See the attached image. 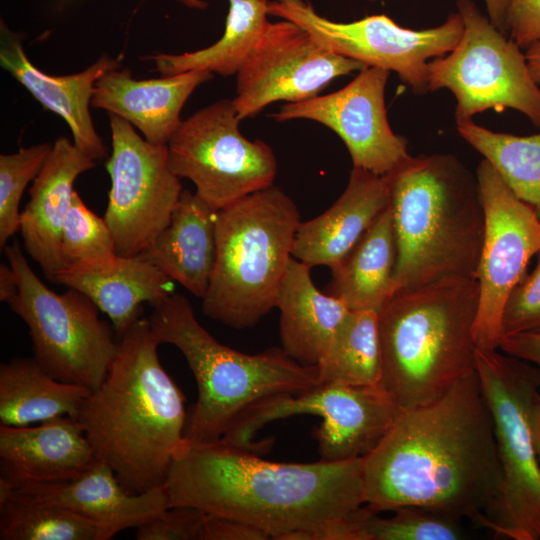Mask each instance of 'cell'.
Here are the masks:
<instances>
[{
	"mask_svg": "<svg viewBox=\"0 0 540 540\" xmlns=\"http://www.w3.org/2000/svg\"><path fill=\"white\" fill-rule=\"evenodd\" d=\"M476 373L488 404L502 473L484 528L511 540H540V462L531 412L540 369L500 349L476 348Z\"/></svg>",
	"mask_w": 540,
	"mask_h": 540,
	"instance_id": "8",
	"label": "cell"
},
{
	"mask_svg": "<svg viewBox=\"0 0 540 540\" xmlns=\"http://www.w3.org/2000/svg\"><path fill=\"white\" fill-rule=\"evenodd\" d=\"M9 487L35 501L87 518L103 528L110 539L122 530L137 528L169 507L165 486L133 494L99 460L82 474L63 482Z\"/></svg>",
	"mask_w": 540,
	"mask_h": 540,
	"instance_id": "21",
	"label": "cell"
},
{
	"mask_svg": "<svg viewBox=\"0 0 540 540\" xmlns=\"http://www.w3.org/2000/svg\"><path fill=\"white\" fill-rule=\"evenodd\" d=\"M317 366L321 383L355 386L380 384L378 312L349 310Z\"/></svg>",
	"mask_w": 540,
	"mask_h": 540,
	"instance_id": "31",
	"label": "cell"
},
{
	"mask_svg": "<svg viewBox=\"0 0 540 540\" xmlns=\"http://www.w3.org/2000/svg\"><path fill=\"white\" fill-rule=\"evenodd\" d=\"M368 1H377V0H368Z\"/></svg>",
	"mask_w": 540,
	"mask_h": 540,
	"instance_id": "47",
	"label": "cell"
},
{
	"mask_svg": "<svg viewBox=\"0 0 540 540\" xmlns=\"http://www.w3.org/2000/svg\"><path fill=\"white\" fill-rule=\"evenodd\" d=\"M52 282L88 296L108 315L117 336L142 317V304L154 305L174 293V281L139 256L66 267Z\"/></svg>",
	"mask_w": 540,
	"mask_h": 540,
	"instance_id": "24",
	"label": "cell"
},
{
	"mask_svg": "<svg viewBox=\"0 0 540 540\" xmlns=\"http://www.w3.org/2000/svg\"><path fill=\"white\" fill-rule=\"evenodd\" d=\"M208 515L188 506L168 507L137 527V540H202Z\"/></svg>",
	"mask_w": 540,
	"mask_h": 540,
	"instance_id": "37",
	"label": "cell"
},
{
	"mask_svg": "<svg viewBox=\"0 0 540 540\" xmlns=\"http://www.w3.org/2000/svg\"><path fill=\"white\" fill-rule=\"evenodd\" d=\"M531 427L537 456L540 462V392L532 407Z\"/></svg>",
	"mask_w": 540,
	"mask_h": 540,
	"instance_id": "44",
	"label": "cell"
},
{
	"mask_svg": "<svg viewBox=\"0 0 540 540\" xmlns=\"http://www.w3.org/2000/svg\"><path fill=\"white\" fill-rule=\"evenodd\" d=\"M52 148L41 143L0 155V248L20 228V201L28 183L39 173Z\"/></svg>",
	"mask_w": 540,
	"mask_h": 540,
	"instance_id": "35",
	"label": "cell"
},
{
	"mask_svg": "<svg viewBox=\"0 0 540 540\" xmlns=\"http://www.w3.org/2000/svg\"><path fill=\"white\" fill-rule=\"evenodd\" d=\"M235 105L221 99L182 120L168 146L170 169L219 211L273 185L277 159L263 140L242 135Z\"/></svg>",
	"mask_w": 540,
	"mask_h": 540,
	"instance_id": "11",
	"label": "cell"
},
{
	"mask_svg": "<svg viewBox=\"0 0 540 540\" xmlns=\"http://www.w3.org/2000/svg\"><path fill=\"white\" fill-rule=\"evenodd\" d=\"M463 21L453 50L428 63V90L446 88L456 98V122L486 110L514 109L540 128V87L525 52L496 29L473 0H456Z\"/></svg>",
	"mask_w": 540,
	"mask_h": 540,
	"instance_id": "10",
	"label": "cell"
},
{
	"mask_svg": "<svg viewBox=\"0 0 540 540\" xmlns=\"http://www.w3.org/2000/svg\"><path fill=\"white\" fill-rule=\"evenodd\" d=\"M268 14L288 20L309 32L331 51L395 72L413 93L428 90L429 60L442 57L455 48L463 33L458 12L440 25L413 30L384 14L370 15L352 22H336L322 17L310 4L269 1Z\"/></svg>",
	"mask_w": 540,
	"mask_h": 540,
	"instance_id": "13",
	"label": "cell"
},
{
	"mask_svg": "<svg viewBox=\"0 0 540 540\" xmlns=\"http://www.w3.org/2000/svg\"><path fill=\"white\" fill-rule=\"evenodd\" d=\"M253 452L221 440L188 441L164 484L169 507H193L256 527L270 539L287 540L366 505L364 457L280 463Z\"/></svg>",
	"mask_w": 540,
	"mask_h": 540,
	"instance_id": "2",
	"label": "cell"
},
{
	"mask_svg": "<svg viewBox=\"0 0 540 540\" xmlns=\"http://www.w3.org/2000/svg\"><path fill=\"white\" fill-rule=\"evenodd\" d=\"M362 62L339 55L294 22H269L236 76L232 99L239 119L267 105L299 102L319 95L334 79L360 71Z\"/></svg>",
	"mask_w": 540,
	"mask_h": 540,
	"instance_id": "16",
	"label": "cell"
},
{
	"mask_svg": "<svg viewBox=\"0 0 540 540\" xmlns=\"http://www.w3.org/2000/svg\"><path fill=\"white\" fill-rule=\"evenodd\" d=\"M509 38L521 49L540 42V0H510Z\"/></svg>",
	"mask_w": 540,
	"mask_h": 540,
	"instance_id": "38",
	"label": "cell"
},
{
	"mask_svg": "<svg viewBox=\"0 0 540 540\" xmlns=\"http://www.w3.org/2000/svg\"><path fill=\"white\" fill-rule=\"evenodd\" d=\"M117 337L108 372L76 419L97 460L126 490L140 494L164 486L188 444L185 396L160 362L149 319L140 317Z\"/></svg>",
	"mask_w": 540,
	"mask_h": 540,
	"instance_id": "3",
	"label": "cell"
},
{
	"mask_svg": "<svg viewBox=\"0 0 540 540\" xmlns=\"http://www.w3.org/2000/svg\"><path fill=\"white\" fill-rule=\"evenodd\" d=\"M386 175L397 245L393 293L476 279L484 235L476 175L451 154L411 156Z\"/></svg>",
	"mask_w": 540,
	"mask_h": 540,
	"instance_id": "4",
	"label": "cell"
},
{
	"mask_svg": "<svg viewBox=\"0 0 540 540\" xmlns=\"http://www.w3.org/2000/svg\"><path fill=\"white\" fill-rule=\"evenodd\" d=\"M375 512L423 507L483 527L501 489L493 421L476 370L437 400L401 410L363 461Z\"/></svg>",
	"mask_w": 540,
	"mask_h": 540,
	"instance_id": "1",
	"label": "cell"
},
{
	"mask_svg": "<svg viewBox=\"0 0 540 540\" xmlns=\"http://www.w3.org/2000/svg\"><path fill=\"white\" fill-rule=\"evenodd\" d=\"M96 161L66 137L57 138L29 189L30 199L20 216L25 251L40 266L46 279L64 269L62 228L71 206L77 177Z\"/></svg>",
	"mask_w": 540,
	"mask_h": 540,
	"instance_id": "19",
	"label": "cell"
},
{
	"mask_svg": "<svg viewBox=\"0 0 540 540\" xmlns=\"http://www.w3.org/2000/svg\"><path fill=\"white\" fill-rule=\"evenodd\" d=\"M478 282L453 277L398 290L378 312L380 384L401 410L429 404L476 370Z\"/></svg>",
	"mask_w": 540,
	"mask_h": 540,
	"instance_id": "5",
	"label": "cell"
},
{
	"mask_svg": "<svg viewBox=\"0 0 540 540\" xmlns=\"http://www.w3.org/2000/svg\"><path fill=\"white\" fill-rule=\"evenodd\" d=\"M476 179L484 212V235L476 273L479 301L474 324L477 348L499 349L506 298L540 251V221L483 159Z\"/></svg>",
	"mask_w": 540,
	"mask_h": 540,
	"instance_id": "15",
	"label": "cell"
},
{
	"mask_svg": "<svg viewBox=\"0 0 540 540\" xmlns=\"http://www.w3.org/2000/svg\"><path fill=\"white\" fill-rule=\"evenodd\" d=\"M501 332L502 338L540 333V251L533 271L525 274L506 298L501 317Z\"/></svg>",
	"mask_w": 540,
	"mask_h": 540,
	"instance_id": "36",
	"label": "cell"
},
{
	"mask_svg": "<svg viewBox=\"0 0 540 540\" xmlns=\"http://www.w3.org/2000/svg\"><path fill=\"white\" fill-rule=\"evenodd\" d=\"M1 540H108L107 532L68 509L30 499L0 482Z\"/></svg>",
	"mask_w": 540,
	"mask_h": 540,
	"instance_id": "32",
	"label": "cell"
},
{
	"mask_svg": "<svg viewBox=\"0 0 540 540\" xmlns=\"http://www.w3.org/2000/svg\"><path fill=\"white\" fill-rule=\"evenodd\" d=\"M459 135L477 150L540 221V133L495 132L472 120L456 122Z\"/></svg>",
	"mask_w": 540,
	"mask_h": 540,
	"instance_id": "30",
	"label": "cell"
},
{
	"mask_svg": "<svg viewBox=\"0 0 540 540\" xmlns=\"http://www.w3.org/2000/svg\"><path fill=\"white\" fill-rule=\"evenodd\" d=\"M18 290L17 278L13 268L8 264H0V301L8 303Z\"/></svg>",
	"mask_w": 540,
	"mask_h": 540,
	"instance_id": "42",
	"label": "cell"
},
{
	"mask_svg": "<svg viewBox=\"0 0 540 540\" xmlns=\"http://www.w3.org/2000/svg\"><path fill=\"white\" fill-rule=\"evenodd\" d=\"M488 18L493 26L509 37V7L510 0H484Z\"/></svg>",
	"mask_w": 540,
	"mask_h": 540,
	"instance_id": "41",
	"label": "cell"
},
{
	"mask_svg": "<svg viewBox=\"0 0 540 540\" xmlns=\"http://www.w3.org/2000/svg\"><path fill=\"white\" fill-rule=\"evenodd\" d=\"M229 11L221 38L212 45L181 54L147 56L161 76L207 70L223 77L238 73L264 33L269 21L268 0H228Z\"/></svg>",
	"mask_w": 540,
	"mask_h": 540,
	"instance_id": "29",
	"label": "cell"
},
{
	"mask_svg": "<svg viewBox=\"0 0 540 540\" xmlns=\"http://www.w3.org/2000/svg\"><path fill=\"white\" fill-rule=\"evenodd\" d=\"M270 537L262 530L246 523L208 515L202 540H266Z\"/></svg>",
	"mask_w": 540,
	"mask_h": 540,
	"instance_id": "39",
	"label": "cell"
},
{
	"mask_svg": "<svg viewBox=\"0 0 540 540\" xmlns=\"http://www.w3.org/2000/svg\"><path fill=\"white\" fill-rule=\"evenodd\" d=\"M300 223L296 204L274 184L219 210L203 314L234 329L251 328L268 314L293 257Z\"/></svg>",
	"mask_w": 540,
	"mask_h": 540,
	"instance_id": "7",
	"label": "cell"
},
{
	"mask_svg": "<svg viewBox=\"0 0 540 540\" xmlns=\"http://www.w3.org/2000/svg\"><path fill=\"white\" fill-rule=\"evenodd\" d=\"M525 56L533 79L540 84V42L527 48Z\"/></svg>",
	"mask_w": 540,
	"mask_h": 540,
	"instance_id": "43",
	"label": "cell"
},
{
	"mask_svg": "<svg viewBox=\"0 0 540 540\" xmlns=\"http://www.w3.org/2000/svg\"><path fill=\"white\" fill-rule=\"evenodd\" d=\"M0 64L46 109L62 117L69 126L73 143L93 160L106 155L90 114L97 80L119 68L121 58L106 55L81 72L55 76L42 72L27 57L20 36L1 25Z\"/></svg>",
	"mask_w": 540,
	"mask_h": 540,
	"instance_id": "22",
	"label": "cell"
},
{
	"mask_svg": "<svg viewBox=\"0 0 540 540\" xmlns=\"http://www.w3.org/2000/svg\"><path fill=\"white\" fill-rule=\"evenodd\" d=\"M96 461L74 417L61 416L36 426L0 425V481L11 487L63 482Z\"/></svg>",
	"mask_w": 540,
	"mask_h": 540,
	"instance_id": "18",
	"label": "cell"
},
{
	"mask_svg": "<svg viewBox=\"0 0 540 540\" xmlns=\"http://www.w3.org/2000/svg\"><path fill=\"white\" fill-rule=\"evenodd\" d=\"M149 322L160 344L175 346L196 380L197 400L187 413L185 438L215 442L249 408L283 395H300L321 383L318 366H304L282 348L246 354L214 338L188 299L173 293L152 305Z\"/></svg>",
	"mask_w": 540,
	"mask_h": 540,
	"instance_id": "6",
	"label": "cell"
},
{
	"mask_svg": "<svg viewBox=\"0 0 540 540\" xmlns=\"http://www.w3.org/2000/svg\"><path fill=\"white\" fill-rule=\"evenodd\" d=\"M178 1H181L190 7L203 8L205 6V2L200 1V0H178Z\"/></svg>",
	"mask_w": 540,
	"mask_h": 540,
	"instance_id": "45",
	"label": "cell"
},
{
	"mask_svg": "<svg viewBox=\"0 0 540 540\" xmlns=\"http://www.w3.org/2000/svg\"><path fill=\"white\" fill-rule=\"evenodd\" d=\"M61 255L64 268L100 264L117 256L104 217L90 210L76 190L62 228Z\"/></svg>",
	"mask_w": 540,
	"mask_h": 540,
	"instance_id": "34",
	"label": "cell"
},
{
	"mask_svg": "<svg viewBox=\"0 0 540 540\" xmlns=\"http://www.w3.org/2000/svg\"><path fill=\"white\" fill-rule=\"evenodd\" d=\"M401 409L381 384L355 386L322 383L300 395L276 396L243 413L221 441L260 450L254 436L272 421L309 414L322 418L314 435L320 460L335 462L371 453L392 427Z\"/></svg>",
	"mask_w": 540,
	"mask_h": 540,
	"instance_id": "12",
	"label": "cell"
},
{
	"mask_svg": "<svg viewBox=\"0 0 540 540\" xmlns=\"http://www.w3.org/2000/svg\"><path fill=\"white\" fill-rule=\"evenodd\" d=\"M389 71L365 67L343 88L299 102L285 103L270 116L278 122L306 119L335 132L353 167L385 175L411 157L407 140L387 118L385 88Z\"/></svg>",
	"mask_w": 540,
	"mask_h": 540,
	"instance_id": "17",
	"label": "cell"
},
{
	"mask_svg": "<svg viewBox=\"0 0 540 540\" xmlns=\"http://www.w3.org/2000/svg\"><path fill=\"white\" fill-rule=\"evenodd\" d=\"M499 349L540 369V333L503 337Z\"/></svg>",
	"mask_w": 540,
	"mask_h": 540,
	"instance_id": "40",
	"label": "cell"
},
{
	"mask_svg": "<svg viewBox=\"0 0 540 540\" xmlns=\"http://www.w3.org/2000/svg\"><path fill=\"white\" fill-rule=\"evenodd\" d=\"M90 392L56 379L34 357L14 358L0 366V425L22 427L61 416L76 418Z\"/></svg>",
	"mask_w": 540,
	"mask_h": 540,
	"instance_id": "28",
	"label": "cell"
},
{
	"mask_svg": "<svg viewBox=\"0 0 540 540\" xmlns=\"http://www.w3.org/2000/svg\"><path fill=\"white\" fill-rule=\"evenodd\" d=\"M111 179L104 219L116 253L139 255L168 225L183 188L170 169L168 146L148 142L126 120L109 114Z\"/></svg>",
	"mask_w": 540,
	"mask_h": 540,
	"instance_id": "14",
	"label": "cell"
},
{
	"mask_svg": "<svg viewBox=\"0 0 540 540\" xmlns=\"http://www.w3.org/2000/svg\"><path fill=\"white\" fill-rule=\"evenodd\" d=\"M310 269L292 257L275 307L280 310L283 351L301 365L317 366L350 309L340 298L320 291Z\"/></svg>",
	"mask_w": 540,
	"mask_h": 540,
	"instance_id": "26",
	"label": "cell"
},
{
	"mask_svg": "<svg viewBox=\"0 0 540 540\" xmlns=\"http://www.w3.org/2000/svg\"><path fill=\"white\" fill-rule=\"evenodd\" d=\"M18 290L7 303L27 325L34 359L56 379L91 392L103 382L118 350V337L82 292L49 289L17 241L4 247Z\"/></svg>",
	"mask_w": 540,
	"mask_h": 540,
	"instance_id": "9",
	"label": "cell"
},
{
	"mask_svg": "<svg viewBox=\"0 0 540 540\" xmlns=\"http://www.w3.org/2000/svg\"><path fill=\"white\" fill-rule=\"evenodd\" d=\"M390 203L388 176L353 167L346 188L322 214L301 222L292 256L310 267L339 263Z\"/></svg>",
	"mask_w": 540,
	"mask_h": 540,
	"instance_id": "23",
	"label": "cell"
},
{
	"mask_svg": "<svg viewBox=\"0 0 540 540\" xmlns=\"http://www.w3.org/2000/svg\"><path fill=\"white\" fill-rule=\"evenodd\" d=\"M212 77L210 71L192 70L136 80L128 68H114L97 80L91 106L126 120L148 142L166 145L182 122L188 98Z\"/></svg>",
	"mask_w": 540,
	"mask_h": 540,
	"instance_id": "20",
	"label": "cell"
},
{
	"mask_svg": "<svg viewBox=\"0 0 540 540\" xmlns=\"http://www.w3.org/2000/svg\"><path fill=\"white\" fill-rule=\"evenodd\" d=\"M217 213L183 189L168 225L137 256L202 299L215 264Z\"/></svg>",
	"mask_w": 540,
	"mask_h": 540,
	"instance_id": "25",
	"label": "cell"
},
{
	"mask_svg": "<svg viewBox=\"0 0 540 540\" xmlns=\"http://www.w3.org/2000/svg\"><path fill=\"white\" fill-rule=\"evenodd\" d=\"M397 245L390 205L352 250L331 268L327 293L350 310L379 312L393 293Z\"/></svg>",
	"mask_w": 540,
	"mask_h": 540,
	"instance_id": "27",
	"label": "cell"
},
{
	"mask_svg": "<svg viewBox=\"0 0 540 540\" xmlns=\"http://www.w3.org/2000/svg\"><path fill=\"white\" fill-rule=\"evenodd\" d=\"M270 1V0H268ZM278 2H285V3H292V4H298V5H304L306 4L304 0H274Z\"/></svg>",
	"mask_w": 540,
	"mask_h": 540,
	"instance_id": "46",
	"label": "cell"
},
{
	"mask_svg": "<svg viewBox=\"0 0 540 540\" xmlns=\"http://www.w3.org/2000/svg\"><path fill=\"white\" fill-rule=\"evenodd\" d=\"M367 506V505H366ZM380 518L368 506L360 521L362 540H459L465 532L459 518L435 510L404 506Z\"/></svg>",
	"mask_w": 540,
	"mask_h": 540,
	"instance_id": "33",
	"label": "cell"
}]
</instances>
